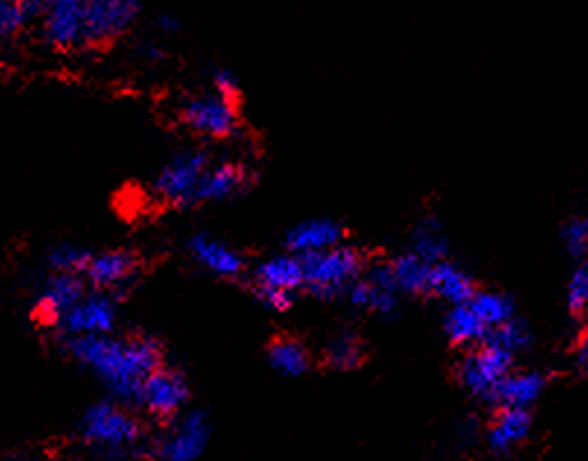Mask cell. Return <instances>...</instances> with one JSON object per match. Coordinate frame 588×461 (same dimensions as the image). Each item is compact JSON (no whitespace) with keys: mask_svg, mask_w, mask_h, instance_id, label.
<instances>
[{"mask_svg":"<svg viewBox=\"0 0 588 461\" xmlns=\"http://www.w3.org/2000/svg\"><path fill=\"white\" fill-rule=\"evenodd\" d=\"M411 252L422 257L429 263H439L448 259V240L441 231V224L435 218H425L411 233Z\"/></svg>","mask_w":588,"mask_h":461,"instance_id":"cell-26","label":"cell"},{"mask_svg":"<svg viewBox=\"0 0 588 461\" xmlns=\"http://www.w3.org/2000/svg\"><path fill=\"white\" fill-rule=\"evenodd\" d=\"M347 242V229L330 218H312L296 224L287 238L285 248L298 257L323 252Z\"/></svg>","mask_w":588,"mask_h":461,"instance_id":"cell-17","label":"cell"},{"mask_svg":"<svg viewBox=\"0 0 588 461\" xmlns=\"http://www.w3.org/2000/svg\"><path fill=\"white\" fill-rule=\"evenodd\" d=\"M88 282L83 274L74 272H51L49 280L44 282L42 291L38 293V317L56 325V321L63 317L74 302H79L88 293Z\"/></svg>","mask_w":588,"mask_h":461,"instance_id":"cell-14","label":"cell"},{"mask_svg":"<svg viewBox=\"0 0 588 461\" xmlns=\"http://www.w3.org/2000/svg\"><path fill=\"white\" fill-rule=\"evenodd\" d=\"M250 188V171L236 162L210 164L197 192V206L233 201Z\"/></svg>","mask_w":588,"mask_h":461,"instance_id":"cell-18","label":"cell"},{"mask_svg":"<svg viewBox=\"0 0 588 461\" xmlns=\"http://www.w3.org/2000/svg\"><path fill=\"white\" fill-rule=\"evenodd\" d=\"M116 325H118L116 295L100 289H88V293L56 321V328L63 337L109 334L116 330Z\"/></svg>","mask_w":588,"mask_h":461,"instance_id":"cell-11","label":"cell"},{"mask_svg":"<svg viewBox=\"0 0 588 461\" xmlns=\"http://www.w3.org/2000/svg\"><path fill=\"white\" fill-rule=\"evenodd\" d=\"M365 342L353 330H339L323 349V362L335 372H353V369L365 364Z\"/></svg>","mask_w":588,"mask_h":461,"instance_id":"cell-24","label":"cell"},{"mask_svg":"<svg viewBox=\"0 0 588 461\" xmlns=\"http://www.w3.org/2000/svg\"><path fill=\"white\" fill-rule=\"evenodd\" d=\"M141 17V0H86L83 47L100 49L128 36Z\"/></svg>","mask_w":588,"mask_h":461,"instance_id":"cell-9","label":"cell"},{"mask_svg":"<svg viewBox=\"0 0 588 461\" xmlns=\"http://www.w3.org/2000/svg\"><path fill=\"white\" fill-rule=\"evenodd\" d=\"M210 164L206 150L176 152L152 180L155 197L173 208H195L199 184Z\"/></svg>","mask_w":588,"mask_h":461,"instance_id":"cell-6","label":"cell"},{"mask_svg":"<svg viewBox=\"0 0 588 461\" xmlns=\"http://www.w3.org/2000/svg\"><path fill=\"white\" fill-rule=\"evenodd\" d=\"M155 26H158L162 36H173L180 30V21L173 14H160L158 21H155Z\"/></svg>","mask_w":588,"mask_h":461,"instance_id":"cell-37","label":"cell"},{"mask_svg":"<svg viewBox=\"0 0 588 461\" xmlns=\"http://www.w3.org/2000/svg\"><path fill=\"white\" fill-rule=\"evenodd\" d=\"M572 358H575V364L581 374H588V330H584L579 334V340L575 344V351H572Z\"/></svg>","mask_w":588,"mask_h":461,"instance_id":"cell-34","label":"cell"},{"mask_svg":"<svg viewBox=\"0 0 588 461\" xmlns=\"http://www.w3.org/2000/svg\"><path fill=\"white\" fill-rule=\"evenodd\" d=\"M40 21L42 38L51 49L70 51L83 47L86 0H53Z\"/></svg>","mask_w":588,"mask_h":461,"instance_id":"cell-13","label":"cell"},{"mask_svg":"<svg viewBox=\"0 0 588 461\" xmlns=\"http://www.w3.org/2000/svg\"><path fill=\"white\" fill-rule=\"evenodd\" d=\"M305 287L302 259L293 252L275 254L250 272V289L255 298L268 307L270 312L285 314L298 300V293Z\"/></svg>","mask_w":588,"mask_h":461,"instance_id":"cell-4","label":"cell"},{"mask_svg":"<svg viewBox=\"0 0 588 461\" xmlns=\"http://www.w3.org/2000/svg\"><path fill=\"white\" fill-rule=\"evenodd\" d=\"M515 367V353L508 349L480 342L471 349H467L455 367L457 383L467 390L471 397L480 399L482 404L494 407V394L501 381L512 372Z\"/></svg>","mask_w":588,"mask_h":461,"instance_id":"cell-5","label":"cell"},{"mask_svg":"<svg viewBox=\"0 0 588 461\" xmlns=\"http://www.w3.org/2000/svg\"><path fill=\"white\" fill-rule=\"evenodd\" d=\"M397 295H399L397 289H388V287L371 282L365 274L353 280L345 293V298L356 307V310L369 312L381 319H390L397 314V307H399Z\"/></svg>","mask_w":588,"mask_h":461,"instance_id":"cell-21","label":"cell"},{"mask_svg":"<svg viewBox=\"0 0 588 461\" xmlns=\"http://www.w3.org/2000/svg\"><path fill=\"white\" fill-rule=\"evenodd\" d=\"M26 12L30 14V19H42L44 12L51 8L53 0H21Z\"/></svg>","mask_w":588,"mask_h":461,"instance_id":"cell-36","label":"cell"},{"mask_svg":"<svg viewBox=\"0 0 588 461\" xmlns=\"http://www.w3.org/2000/svg\"><path fill=\"white\" fill-rule=\"evenodd\" d=\"M141 259L130 250H104L92 254L86 268V282L90 289L126 295L139 277Z\"/></svg>","mask_w":588,"mask_h":461,"instance_id":"cell-12","label":"cell"},{"mask_svg":"<svg viewBox=\"0 0 588 461\" xmlns=\"http://www.w3.org/2000/svg\"><path fill=\"white\" fill-rule=\"evenodd\" d=\"M444 328H446L450 344L459 347V349H471V347L480 344L487 334V325L476 314L471 302L450 304Z\"/></svg>","mask_w":588,"mask_h":461,"instance_id":"cell-23","label":"cell"},{"mask_svg":"<svg viewBox=\"0 0 588 461\" xmlns=\"http://www.w3.org/2000/svg\"><path fill=\"white\" fill-rule=\"evenodd\" d=\"M392 274L395 284L399 293L409 295H429V274H431V263L418 257L416 252H405L397 254L392 261Z\"/></svg>","mask_w":588,"mask_h":461,"instance_id":"cell-25","label":"cell"},{"mask_svg":"<svg viewBox=\"0 0 588 461\" xmlns=\"http://www.w3.org/2000/svg\"><path fill=\"white\" fill-rule=\"evenodd\" d=\"M30 21L21 0H0V40H14Z\"/></svg>","mask_w":588,"mask_h":461,"instance_id":"cell-30","label":"cell"},{"mask_svg":"<svg viewBox=\"0 0 588 461\" xmlns=\"http://www.w3.org/2000/svg\"><path fill=\"white\" fill-rule=\"evenodd\" d=\"M531 340H534L531 328L526 325L521 319L512 317L510 321H506V323H501L497 328H489L482 342L499 344V347L508 349L510 353H519V351L531 347Z\"/></svg>","mask_w":588,"mask_h":461,"instance_id":"cell-28","label":"cell"},{"mask_svg":"<svg viewBox=\"0 0 588 461\" xmlns=\"http://www.w3.org/2000/svg\"><path fill=\"white\" fill-rule=\"evenodd\" d=\"M568 310L575 319H581L588 312V263H579L570 272Z\"/></svg>","mask_w":588,"mask_h":461,"instance_id":"cell-31","label":"cell"},{"mask_svg":"<svg viewBox=\"0 0 588 461\" xmlns=\"http://www.w3.org/2000/svg\"><path fill=\"white\" fill-rule=\"evenodd\" d=\"M169 424V432L155 443V457L165 461H195L206 452L212 429L203 411L185 409Z\"/></svg>","mask_w":588,"mask_h":461,"instance_id":"cell-10","label":"cell"},{"mask_svg":"<svg viewBox=\"0 0 588 461\" xmlns=\"http://www.w3.org/2000/svg\"><path fill=\"white\" fill-rule=\"evenodd\" d=\"M188 250L195 263H199L210 274L220 277V280H238L245 272V257L233 250L231 244L210 233H195L188 240Z\"/></svg>","mask_w":588,"mask_h":461,"instance_id":"cell-15","label":"cell"},{"mask_svg":"<svg viewBox=\"0 0 588 461\" xmlns=\"http://www.w3.org/2000/svg\"><path fill=\"white\" fill-rule=\"evenodd\" d=\"M79 441L96 448L104 459H137L146 452V432L134 411L111 397L92 404L79 422Z\"/></svg>","mask_w":588,"mask_h":461,"instance_id":"cell-2","label":"cell"},{"mask_svg":"<svg viewBox=\"0 0 588 461\" xmlns=\"http://www.w3.org/2000/svg\"><path fill=\"white\" fill-rule=\"evenodd\" d=\"M476 291H478V287L467 270H461L459 265H455L448 259H444L439 263H431L429 295H439L448 304H459V302H469Z\"/></svg>","mask_w":588,"mask_h":461,"instance_id":"cell-20","label":"cell"},{"mask_svg":"<svg viewBox=\"0 0 588 461\" xmlns=\"http://www.w3.org/2000/svg\"><path fill=\"white\" fill-rule=\"evenodd\" d=\"M266 360L272 372L285 379H302L312 369V351L291 334H280L266 347Z\"/></svg>","mask_w":588,"mask_h":461,"instance_id":"cell-19","label":"cell"},{"mask_svg":"<svg viewBox=\"0 0 588 461\" xmlns=\"http://www.w3.org/2000/svg\"><path fill=\"white\" fill-rule=\"evenodd\" d=\"M178 118L185 128L195 132L197 137L210 141H227L238 132V102L229 100L220 92H206L185 100L178 109Z\"/></svg>","mask_w":588,"mask_h":461,"instance_id":"cell-8","label":"cell"},{"mask_svg":"<svg viewBox=\"0 0 588 461\" xmlns=\"http://www.w3.org/2000/svg\"><path fill=\"white\" fill-rule=\"evenodd\" d=\"M300 259L305 270L302 291L317 300H335L345 295L351 282L358 280L369 263L358 248L347 242Z\"/></svg>","mask_w":588,"mask_h":461,"instance_id":"cell-3","label":"cell"},{"mask_svg":"<svg viewBox=\"0 0 588 461\" xmlns=\"http://www.w3.org/2000/svg\"><path fill=\"white\" fill-rule=\"evenodd\" d=\"M92 259V252L86 248H79V244L63 242L56 244V248L49 252L47 263L51 272H74V274H86V268Z\"/></svg>","mask_w":588,"mask_h":461,"instance_id":"cell-29","label":"cell"},{"mask_svg":"<svg viewBox=\"0 0 588 461\" xmlns=\"http://www.w3.org/2000/svg\"><path fill=\"white\" fill-rule=\"evenodd\" d=\"M190 397L192 388L188 377L165 362L141 383L134 407L158 422H171L188 409Z\"/></svg>","mask_w":588,"mask_h":461,"instance_id":"cell-7","label":"cell"},{"mask_svg":"<svg viewBox=\"0 0 588 461\" xmlns=\"http://www.w3.org/2000/svg\"><path fill=\"white\" fill-rule=\"evenodd\" d=\"M534 432V415L521 407H499L487 429V445L494 454H510L529 441Z\"/></svg>","mask_w":588,"mask_h":461,"instance_id":"cell-16","label":"cell"},{"mask_svg":"<svg viewBox=\"0 0 588 461\" xmlns=\"http://www.w3.org/2000/svg\"><path fill=\"white\" fill-rule=\"evenodd\" d=\"M476 314L482 319V323L489 328H497L515 317V302L510 295L501 291H482L478 289L474 298L469 300Z\"/></svg>","mask_w":588,"mask_h":461,"instance_id":"cell-27","label":"cell"},{"mask_svg":"<svg viewBox=\"0 0 588 461\" xmlns=\"http://www.w3.org/2000/svg\"><path fill=\"white\" fill-rule=\"evenodd\" d=\"M564 244L570 257L584 261L588 257V218H575L564 227Z\"/></svg>","mask_w":588,"mask_h":461,"instance_id":"cell-32","label":"cell"},{"mask_svg":"<svg viewBox=\"0 0 588 461\" xmlns=\"http://www.w3.org/2000/svg\"><path fill=\"white\" fill-rule=\"evenodd\" d=\"M212 90L220 96L240 102V83L238 77L229 68H218L212 72Z\"/></svg>","mask_w":588,"mask_h":461,"instance_id":"cell-33","label":"cell"},{"mask_svg":"<svg viewBox=\"0 0 588 461\" xmlns=\"http://www.w3.org/2000/svg\"><path fill=\"white\" fill-rule=\"evenodd\" d=\"M547 390V377L540 372H510L494 394V409L499 407H521L531 409L542 392Z\"/></svg>","mask_w":588,"mask_h":461,"instance_id":"cell-22","label":"cell"},{"mask_svg":"<svg viewBox=\"0 0 588 461\" xmlns=\"http://www.w3.org/2000/svg\"><path fill=\"white\" fill-rule=\"evenodd\" d=\"M60 349L96 374L111 397L132 407L141 383L165 364L162 344L148 334H77L63 337Z\"/></svg>","mask_w":588,"mask_h":461,"instance_id":"cell-1","label":"cell"},{"mask_svg":"<svg viewBox=\"0 0 588 461\" xmlns=\"http://www.w3.org/2000/svg\"><path fill=\"white\" fill-rule=\"evenodd\" d=\"M139 56L146 60V63H162L167 58V49L158 42H146L139 47Z\"/></svg>","mask_w":588,"mask_h":461,"instance_id":"cell-35","label":"cell"}]
</instances>
